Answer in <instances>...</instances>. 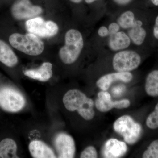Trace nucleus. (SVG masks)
Masks as SVG:
<instances>
[{
  "label": "nucleus",
  "instance_id": "1",
  "mask_svg": "<svg viewBox=\"0 0 158 158\" xmlns=\"http://www.w3.org/2000/svg\"><path fill=\"white\" fill-rule=\"evenodd\" d=\"M62 102L66 110L70 112L77 111L85 120L90 121L95 116L94 102L81 90H68L63 96Z\"/></svg>",
  "mask_w": 158,
  "mask_h": 158
},
{
  "label": "nucleus",
  "instance_id": "2",
  "mask_svg": "<svg viewBox=\"0 0 158 158\" xmlns=\"http://www.w3.org/2000/svg\"><path fill=\"white\" fill-rule=\"evenodd\" d=\"M84 46L81 33L76 29L69 30L65 34V45L59 52L61 61L66 65L73 64L78 59Z\"/></svg>",
  "mask_w": 158,
  "mask_h": 158
},
{
  "label": "nucleus",
  "instance_id": "3",
  "mask_svg": "<svg viewBox=\"0 0 158 158\" xmlns=\"http://www.w3.org/2000/svg\"><path fill=\"white\" fill-rule=\"evenodd\" d=\"M10 44L17 50L31 56L40 55L44 50V43L35 34L14 33L9 37Z\"/></svg>",
  "mask_w": 158,
  "mask_h": 158
},
{
  "label": "nucleus",
  "instance_id": "4",
  "mask_svg": "<svg viewBox=\"0 0 158 158\" xmlns=\"http://www.w3.org/2000/svg\"><path fill=\"white\" fill-rule=\"evenodd\" d=\"M114 131L122 136L128 144H135L141 137L142 127L129 115H123L117 118L113 125Z\"/></svg>",
  "mask_w": 158,
  "mask_h": 158
},
{
  "label": "nucleus",
  "instance_id": "5",
  "mask_svg": "<svg viewBox=\"0 0 158 158\" xmlns=\"http://www.w3.org/2000/svg\"><path fill=\"white\" fill-rule=\"evenodd\" d=\"M142 57L139 53L132 50L126 49L116 52L112 63L116 72H131L140 66Z\"/></svg>",
  "mask_w": 158,
  "mask_h": 158
},
{
  "label": "nucleus",
  "instance_id": "6",
  "mask_svg": "<svg viewBox=\"0 0 158 158\" xmlns=\"http://www.w3.org/2000/svg\"><path fill=\"white\" fill-rule=\"evenodd\" d=\"M26 100L22 94L9 87L0 88V107L5 111L16 113L22 110Z\"/></svg>",
  "mask_w": 158,
  "mask_h": 158
},
{
  "label": "nucleus",
  "instance_id": "7",
  "mask_svg": "<svg viewBox=\"0 0 158 158\" xmlns=\"http://www.w3.org/2000/svg\"><path fill=\"white\" fill-rule=\"evenodd\" d=\"M27 30L38 37L48 38L56 35L59 27L52 21H45L41 17H36L28 20L26 23Z\"/></svg>",
  "mask_w": 158,
  "mask_h": 158
},
{
  "label": "nucleus",
  "instance_id": "8",
  "mask_svg": "<svg viewBox=\"0 0 158 158\" xmlns=\"http://www.w3.org/2000/svg\"><path fill=\"white\" fill-rule=\"evenodd\" d=\"M42 11L41 7L32 5L30 0H19L11 9L12 16L17 20L31 19L41 14Z\"/></svg>",
  "mask_w": 158,
  "mask_h": 158
},
{
  "label": "nucleus",
  "instance_id": "9",
  "mask_svg": "<svg viewBox=\"0 0 158 158\" xmlns=\"http://www.w3.org/2000/svg\"><path fill=\"white\" fill-rule=\"evenodd\" d=\"M95 107L100 112L106 113L113 109H126L131 105L128 99H124L121 100H112L110 93L106 91L102 90L98 94V97L94 102Z\"/></svg>",
  "mask_w": 158,
  "mask_h": 158
},
{
  "label": "nucleus",
  "instance_id": "10",
  "mask_svg": "<svg viewBox=\"0 0 158 158\" xmlns=\"http://www.w3.org/2000/svg\"><path fill=\"white\" fill-rule=\"evenodd\" d=\"M58 157L73 158L76 153V145L73 138L68 134L61 133L58 134L54 140Z\"/></svg>",
  "mask_w": 158,
  "mask_h": 158
},
{
  "label": "nucleus",
  "instance_id": "11",
  "mask_svg": "<svg viewBox=\"0 0 158 158\" xmlns=\"http://www.w3.org/2000/svg\"><path fill=\"white\" fill-rule=\"evenodd\" d=\"M127 149L125 142L116 138H110L103 145L101 155L103 158H121L127 153Z\"/></svg>",
  "mask_w": 158,
  "mask_h": 158
},
{
  "label": "nucleus",
  "instance_id": "12",
  "mask_svg": "<svg viewBox=\"0 0 158 158\" xmlns=\"http://www.w3.org/2000/svg\"><path fill=\"white\" fill-rule=\"evenodd\" d=\"M133 79V75L131 72H116L104 75L99 78L96 82V85L102 90L106 91L113 82L122 81L129 83Z\"/></svg>",
  "mask_w": 158,
  "mask_h": 158
},
{
  "label": "nucleus",
  "instance_id": "13",
  "mask_svg": "<svg viewBox=\"0 0 158 158\" xmlns=\"http://www.w3.org/2000/svg\"><path fill=\"white\" fill-rule=\"evenodd\" d=\"M131 43L127 33L122 31L110 35L108 37V47L113 52H117L126 49Z\"/></svg>",
  "mask_w": 158,
  "mask_h": 158
},
{
  "label": "nucleus",
  "instance_id": "14",
  "mask_svg": "<svg viewBox=\"0 0 158 158\" xmlns=\"http://www.w3.org/2000/svg\"><path fill=\"white\" fill-rule=\"evenodd\" d=\"M29 150L33 158H56L52 149L44 142L39 140L31 141L29 145Z\"/></svg>",
  "mask_w": 158,
  "mask_h": 158
},
{
  "label": "nucleus",
  "instance_id": "15",
  "mask_svg": "<svg viewBox=\"0 0 158 158\" xmlns=\"http://www.w3.org/2000/svg\"><path fill=\"white\" fill-rule=\"evenodd\" d=\"M52 67L50 62H44L39 68L26 70L24 73L26 76L31 79L40 81H47L52 77Z\"/></svg>",
  "mask_w": 158,
  "mask_h": 158
},
{
  "label": "nucleus",
  "instance_id": "16",
  "mask_svg": "<svg viewBox=\"0 0 158 158\" xmlns=\"http://www.w3.org/2000/svg\"><path fill=\"white\" fill-rule=\"evenodd\" d=\"M0 62L9 67H14L18 62V57L7 43L0 40Z\"/></svg>",
  "mask_w": 158,
  "mask_h": 158
},
{
  "label": "nucleus",
  "instance_id": "17",
  "mask_svg": "<svg viewBox=\"0 0 158 158\" xmlns=\"http://www.w3.org/2000/svg\"><path fill=\"white\" fill-rule=\"evenodd\" d=\"M17 145L13 139L6 138L0 142V158H18Z\"/></svg>",
  "mask_w": 158,
  "mask_h": 158
},
{
  "label": "nucleus",
  "instance_id": "18",
  "mask_svg": "<svg viewBox=\"0 0 158 158\" xmlns=\"http://www.w3.org/2000/svg\"><path fill=\"white\" fill-rule=\"evenodd\" d=\"M144 88L148 95L152 97H158V69L152 71L147 75Z\"/></svg>",
  "mask_w": 158,
  "mask_h": 158
},
{
  "label": "nucleus",
  "instance_id": "19",
  "mask_svg": "<svg viewBox=\"0 0 158 158\" xmlns=\"http://www.w3.org/2000/svg\"><path fill=\"white\" fill-rule=\"evenodd\" d=\"M137 17L133 11L127 10L120 14L117 18L116 22L118 23L121 29L128 30L134 24Z\"/></svg>",
  "mask_w": 158,
  "mask_h": 158
},
{
  "label": "nucleus",
  "instance_id": "20",
  "mask_svg": "<svg viewBox=\"0 0 158 158\" xmlns=\"http://www.w3.org/2000/svg\"><path fill=\"white\" fill-rule=\"evenodd\" d=\"M149 38L152 50L158 49V12H154L150 24Z\"/></svg>",
  "mask_w": 158,
  "mask_h": 158
},
{
  "label": "nucleus",
  "instance_id": "21",
  "mask_svg": "<svg viewBox=\"0 0 158 158\" xmlns=\"http://www.w3.org/2000/svg\"><path fill=\"white\" fill-rule=\"evenodd\" d=\"M143 158H158V139L153 141L142 155Z\"/></svg>",
  "mask_w": 158,
  "mask_h": 158
},
{
  "label": "nucleus",
  "instance_id": "22",
  "mask_svg": "<svg viewBox=\"0 0 158 158\" xmlns=\"http://www.w3.org/2000/svg\"><path fill=\"white\" fill-rule=\"evenodd\" d=\"M146 124L151 129H156L158 128V103L155 110L150 114L146 120Z\"/></svg>",
  "mask_w": 158,
  "mask_h": 158
},
{
  "label": "nucleus",
  "instance_id": "23",
  "mask_svg": "<svg viewBox=\"0 0 158 158\" xmlns=\"http://www.w3.org/2000/svg\"><path fill=\"white\" fill-rule=\"evenodd\" d=\"M98 154L96 148L93 146H89L86 147L80 155L81 158H97Z\"/></svg>",
  "mask_w": 158,
  "mask_h": 158
},
{
  "label": "nucleus",
  "instance_id": "24",
  "mask_svg": "<svg viewBox=\"0 0 158 158\" xmlns=\"http://www.w3.org/2000/svg\"><path fill=\"white\" fill-rule=\"evenodd\" d=\"M110 35L116 34L118 31H121V28L117 22H113L110 23L108 27Z\"/></svg>",
  "mask_w": 158,
  "mask_h": 158
},
{
  "label": "nucleus",
  "instance_id": "25",
  "mask_svg": "<svg viewBox=\"0 0 158 158\" xmlns=\"http://www.w3.org/2000/svg\"><path fill=\"white\" fill-rule=\"evenodd\" d=\"M97 33L99 37L101 38L108 37L110 36L109 29L108 27L106 26H102L100 27L98 30Z\"/></svg>",
  "mask_w": 158,
  "mask_h": 158
},
{
  "label": "nucleus",
  "instance_id": "26",
  "mask_svg": "<svg viewBox=\"0 0 158 158\" xmlns=\"http://www.w3.org/2000/svg\"><path fill=\"white\" fill-rule=\"evenodd\" d=\"M114 2L120 6H125L130 4L133 0H113Z\"/></svg>",
  "mask_w": 158,
  "mask_h": 158
},
{
  "label": "nucleus",
  "instance_id": "27",
  "mask_svg": "<svg viewBox=\"0 0 158 158\" xmlns=\"http://www.w3.org/2000/svg\"><path fill=\"white\" fill-rule=\"evenodd\" d=\"M153 6L156 7H158V0H150Z\"/></svg>",
  "mask_w": 158,
  "mask_h": 158
},
{
  "label": "nucleus",
  "instance_id": "28",
  "mask_svg": "<svg viewBox=\"0 0 158 158\" xmlns=\"http://www.w3.org/2000/svg\"><path fill=\"white\" fill-rule=\"evenodd\" d=\"M99 1V0H85V2L87 4H91V3L94 2L96 1Z\"/></svg>",
  "mask_w": 158,
  "mask_h": 158
},
{
  "label": "nucleus",
  "instance_id": "29",
  "mask_svg": "<svg viewBox=\"0 0 158 158\" xmlns=\"http://www.w3.org/2000/svg\"><path fill=\"white\" fill-rule=\"evenodd\" d=\"M70 1L71 2L74 3L78 4V3H81V2H82V0H70Z\"/></svg>",
  "mask_w": 158,
  "mask_h": 158
}]
</instances>
